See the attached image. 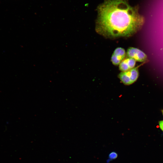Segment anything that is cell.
Segmentation results:
<instances>
[{
    "label": "cell",
    "mask_w": 163,
    "mask_h": 163,
    "mask_svg": "<svg viewBox=\"0 0 163 163\" xmlns=\"http://www.w3.org/2000/svg\"><path fill=\"white\" fill-rule=\"evenodd\" d=\"M98 13L95 30L105 37L131 36L145 21L138 8L130 6L127 0H106L99 7Z\"/></svg>",
    "instance_id": "1"
},
{
    "label": "cell",
    "mask_w": 163,
    "mask_h": 163,
    "mask_svg": "<svg viewBox=\"0 0 163 163\" xmlns=\"http://www.w3.org/2000/svg\"><path fill=\"white\" fill-rule=\"evenodd\" d=\"M139 76L138 67H136L125 72H121L118 77L121 82L125 85H129L135 82Z\"/></svg>",
    "instance_id": "2"
},
{
    "label": "cell",
    "mask_w": 163,
    "mask_h": 163,
    "mask_svg": "<svg viewBox=\"0 0 163 163\" xmlns=\"http://www.w3.org/2000/svg\"><path fill=\"white\" fill-rule=\"evenodd\" d=\"M126 56L127 57L133 59L136 61L144 62L147 60V55L142 50L135 47L129 48L126 53Z\"/></svg>",
    "instance_id": "3"
},
{
    "label": "cell",
    "mask_w": 163,
    "mask_h": 163,
    "mask_svg": "<svg viewBox=\"0 0 163 163\" xmlns=\"http://www.w3.org/2000/svg\"><path fill=\"white\" fill-rule=\"evenodd\" d=\"M126 55V53L123 48L120 47L117 48L111 57V60L112 64L116 66L119 65Z\"/></svg>",
    "instance_id": "4"
},
{
    "label": "cell",
    "mask_w": 163,
    "mask_h": 163,
    "mask_svg": "<svg viewBox=\"0 0 163 163\" xmlns=\"http://www.w3.org/2000/svg\"><path fill=\"white\" fill-rule=\"evenodd\" d=\"M136 62L133 59L127 57L119 64V69L121 72L127 71L134 68Z\"/></svg>",
    "instance_id": "5"
},
{
    "label": "cell",
    "mask_w": 163,
    "mask_h": 163,
    "mask_svg": "<svg viewBox=\"0 0 163 163\" xmlns=\"http://www.w3.org/2000/svg\"><path fill=\"white\" fill-rule=\"evenodd\" d=\"M117 153L115 152H112L110 153L109 155V161L111 160L114 159H115L117 158Z\"/></svg>",
    "instance_id": "6"
},
{
    "label": "cell",
    "mask_w": 163,
    "mask_h": 163,
    "mask_svg": "<svg viewBox=\"0 0 163 163\" xmlns=\"http://www.w3.org/2000/svg\"><path fill=\"white\" fill-rule=\"evenodd\" d=\"M159 126L163 132V120H161L159 122Z\"/></svg>",
    "instance_id": "7"
},
{
    "label": "cell",
    "mask_w": 163,
    "mask_h": 163,
    "mask_svg": "<svg viewBox=\"0 0 163 163\" xmlns=\"http://www.w3.org/2000/svg\"><path fill=\"white\" fill-rule=\"evenodd\" d=\"M162 114H163V110H162Z\"/></svg>",
    "instance_id": "8"
}]
</instances>
